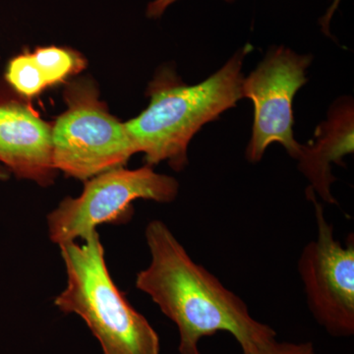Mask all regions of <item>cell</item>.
Returning a JSON list of instances; mask_svg holds the SVG:
<instances>
[{"label": "cell", "mask_w": 354, "mask_h": 354, "mask_svg": "<svg viewBox=\"0 0 354 354\" xmlns=\"http://www.w3.org/2000/svg\"><path fill=\"white\" fill-rule=\"evenodd\" d=\"M145 239L150 264L135 286L176 324L179 354H202L200 341L220 332L234 335L243 354L276 339V330L254 319L242 298L195 262L164 221H151Z\"/></svg>", "instance_id": "6da1fadb"}, {"label": "cell", "mask_w": 354, "mask_h": 354, "mask_svg": "<svg viewBox=\"0 0 354 354\" xmlns=\"http://www.w3.org/2000/svg\"><path fill=\"white\" fill-rule=\"evenodd\" d=\"M251 50L247 44L218 71L196 85L181 82L174 70L158 72L149 86L148 108L125 123L147 165L167 162L177 171L186 167L193 137L243 99L242 65Z\"/></svg>", "instance_id": "7a4b0ae2"}, {"label": "cell", "mask_w": 354, "mask_h": 354, "mask_svg": "<svg viewBox=\"0 0 354 354\" xmlns=\"http://www.w3.org/2000/svg\"><path fill=\"white\" fill-rule=\"evenodd\" d=\"M59 248L67 285L55 306L82 318L104 354H160L157 332L111 278L99 232Z\"/></svg>", "instance_id": "3957f363"}, {"label": "cell", "mask_w": 354, "mask_h": 354, "mask_svg": "<svg viewBox=\"0 0 354 354\" xmlns=\"http://www.w3.org/2000/svg\"><path fill=\"white\" fill-rule=\"evenodd\" d=\"M64 100L67 109L51 127L57 171L86 181L123 167L138 153L125 123L109 113L92 80L84 78L69 83Z\"/></svg>", "instance_id": "277c9868"}, {"label": "cell", "mask_w": 354, "mask_h": 354, "mask_svg": "<svg viewBox=\"0 0 354 354\" xmlns=\"http://www.w3.org/2000/svg\"><path fill=\"white\" fill-rule=\"evenodd\" d=\"M174 177L158 174L151 165L137 169L116 167L85 181L83 192L67 197L48 214V237L58 246L84 241L101 225L131 220L133 202L138 199L171 203L178 195Z\"/></svg>", "instance_id": "5b68a950"}, {"label": "cell", "mask_w": 354, "mask_h": 354, "mask_svg": "<svg viewBox=\"0 0 354 354\" xmlns=\"http://www.w3.org/2000/svg\"><path fill=\"white\" fill-rule=\"evenodd\" d=\"M315 208L316 239L300 254L298 274L306 302L316 322L333 337L354 334V239L349 235L346 245L335 237L315 193L307 189Z\"/></svg>", "instance_id": "8992f818"}, {"label": "cell", "mask_w": 354, "mask_h": 354, "mask_svg": "<svg viewBox=\"0 0 354 354\" xmlns=\"http://www.w3.org/2000/svg\"><path fill=\"white\" fill-rule=\"evenodd\" d=\"M312 57L286 46H274L242 82V95L254 106L252 135L246 158L258 162L271 144H281L297 160L301 144L293 134L292 102L307 82L306 71Z\"/></svg>", "instance_id": "52a82bcc"}, {"label": "cell", "mask_w": 354, "mask_h": 354, "mask_svg": "<svg viewBox=\"0 0 354 354\" xmlns=\"http://www.w3.org/2000/svg\"><path fill=\"white\" fill-rule=\"evenodd\" d=\"M0 164L22 179H55L51 127L26 102L0 95Z\"/></svg>", "instance_id": "ba28073f"}, {"label": "cell", "mask_w": 354, "mask_h": 354, "mask_svg": "<svg viewBox=\"0 0 354 354\" xmlns=\"http://www.w3.org/2000/svg\"><path fill=\"white\" fill-rule=\"evenodd\" d=\"M353 151V102L351 97H341L330 106L327 120L317 127L315 139L301 145L297 158L298 169L309 181V189L324 202L337 204L330 192L335 181L332 165L344 167V158Z\"/></svg>", "instance_id": "9c48e42d"}, {"label": "cell", "mask_w": 354, "mask_h": 354, "mask_svg": "<svg viewBox=\"0 0 354 354\" xmlns=\"http://www.w3.org/2000/svg\"><path fill=\"white\" fill-rule=\"evenodd\" d=\"M31 53L35 62L43 72L48 87L65 82L86 67L85 58L70 48L44 46Z\"/></svg>", "instance_id": "30bf717a"}, {"label": "cell", "mask_w": 354, "mask_h": 354, "mask_svg": "<svg viewBox=\"0 0 354 354\" xmlns=\"http://www.w3.org/2000/svg\"><path fill=\"white\" fill-rule=\"evenodd\" d=\"M6 81L14 92L23 97H34L48 88L43 72L35 62L32 53L24 51L9 60Z\"/></svg>", "instance_id": "8fae6325"}, {"label": "cell", "mask_w": 354, "mask_h": 354, "mask_svg": "<svg viewBox=\"0 0 354 354\" xmlns=\"http://www.w3.org/2000/svg\"><path fill=\"white\" fill-rule=\"evenodd\" d=\"M254 354H316V351L313 344L310 342L295 344V342H278L276 339L266 344Z\"/></svg>", "instance_id": "7c38bea8"}, {"label": "cell", "mask_w": 354, "mask_h": 354, "mask_svg": "<svg viewBox=\"0 0 354 354\" xmlns=\"http://www.w3.org/2000/svg\"><path fill=\"white\" fill-rule=\"evenodd\" d=\"M176 1L177 0H153L147 7V15L150 18L160 17L165 11ZM225 1L232 2L234 0H225Z\"/></svg>", "instance_id": "4fadbf2b"}, {"label": "cell", "mask_w": 354, "mask_h": 354, "mask_svg": "<svg viewBox=\"0 0 354 354\" xmlns=\"http://www.w3.org/2000/svg\"><path fill=\"white\" fill-rule=\"evenodd\" d=\"M337 1L339 2V0H337ZM335 8H337V3L333 4L332 7L330 8L329 12L326 14L325 17L323 18L322 25L324 30H329L330 18H332L333 13H334Z\"/></svg>", "instance_id": "5bb4252c"}, {"label": "cell", "mask_w": 354, "mask_h": 354, "mask_svg": "<svg viewBox=\"0 0 354 354\" xmlns=\"http://www.w3.org/2000/svg\"><path fill=\"white\" fill-rule=\"evenodd\" d=\"M9 177V172L6 167L0 164V180H6Z\"/></svg>", "instance_id": "9a60e30c"}]
</instances>
